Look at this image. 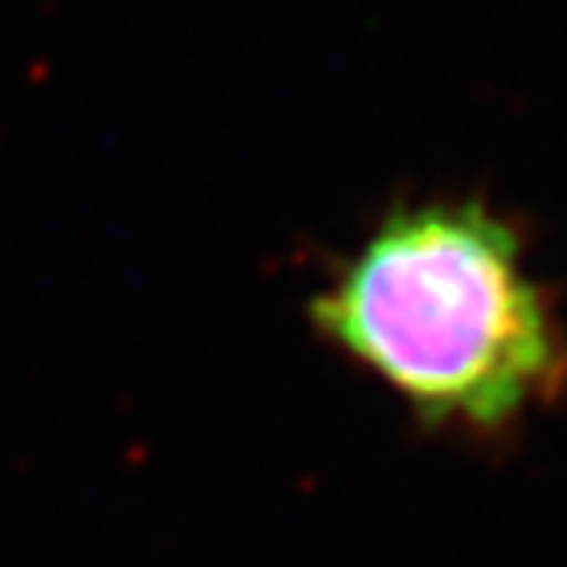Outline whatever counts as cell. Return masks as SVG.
Returning a JSON list of instances; mask_svg holds the SVG:
<instances>
[{
	"label": "cell",
	"instance_id": "6da1fadb",
	"mask_svg": "<svg viewBox=\"0 0 567 567\" xmlns=\"http://www.w3.org/2000/svg\"><path fill=\"white\" fill-rule=\"evenodd\" d=\"M319 343L425 434L501 445L567 406V319L524 229L481 197L386 209L308 300Z\"/></svg>",
	"mask_w": 567,
	"mask_h": 567
}]
</instances>
